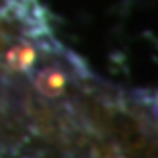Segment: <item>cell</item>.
<instances>
[{"label":"cell","mask_w":158,"mask_h":158,"mask_svg":"<svg viewBox=\"0 0 158 158\" xmlns=\"http://www.w3.org/2000/svg\"><path fill=\"white\" fill-rule=\"evenodd\" d=\"M66 74L58 68H45V70H41L35 78V86L41 94H45L49 99H56L60 94H64L66 90Z\"/></svg>","instance_id":"cell-1"},{"label":"cell","mask_w":158,"mask_h":158,"mask_svg":"<svg viewBox=\"0 0 158 158\" xmlns=\"http://www.w3.org/2000/svg\"><path fill=\"white\" fill-rule=\"evenodd\" d=\"M35 58H37L35 49H33L31 45L21 43V45H15V47L8 49V53H6V64H8L10 70L25 72V70L31 68V64L35 62Z\"/></svg>","instance_id":"cell-2"}]
</instances>
